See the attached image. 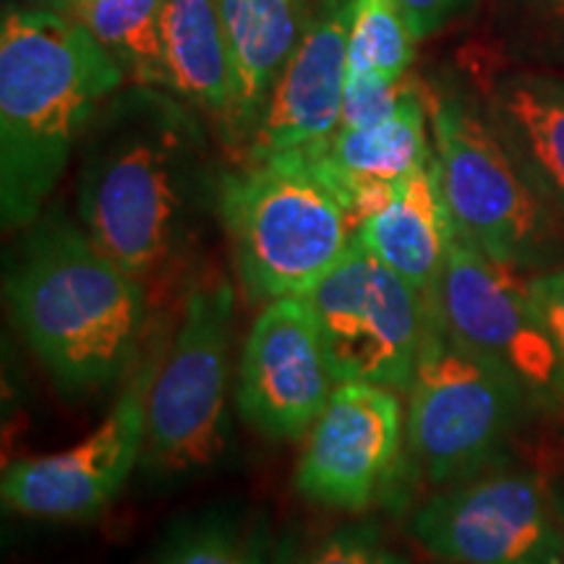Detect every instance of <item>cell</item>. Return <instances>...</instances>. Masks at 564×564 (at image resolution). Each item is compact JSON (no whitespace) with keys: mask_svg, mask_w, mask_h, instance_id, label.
<instances>
[{"mask_svg":"<svg viewBox=\"0 0 564 564\" xmlns=\"http://www.w3.org/2000/svg\"><path fill=\"white\" fill-rule=\"evenodd\" d=\"M199 110L173 91L121 87L79 141L76 220L147 285L178 270L223 181Z\"/></svg>","mask_w":564,"mask_h":564,"instance_id":"6da1fadb","label":"cell"},{"mask_svg":"<svg viewBox=\"0 0 564 564\" xmlns=\"http://www.w3.org/2000/svg\"><path fill=\"white\" fill-rule=\"evenodd\" d=\"M11 324L70 408L121 390L150 343V285L116 264L79 220L47 207L6 259Z\"/></svg>","mask_w":564,"mask_h":564,"instance_id":"7a4b0ae2","label":"cell"},{"mask_svg":"<svg viewBox=\"0 0 564 564\" xmlns=\"http://www.w3.org/2000/svg\"><path fill=\"white\" fill-rule=\"evenodd\" d=\"M126 70L79 19L6 9L0 24V220H37L97 110Z\"/></svg>","mask_w":564,"mask_h":564,"instance_id":"3957f363","label":"cell"},{"mask_svg":"<svg viewBox=\"0 0 564 564\" xmlns=\"http://www.w3.org/2000/svg\"><path fill=\"white\" fill-rule=\"evenodd\" d=\"M217 220L253 306L303 299L356 241L358 217L314 150L243 160L225 171Z\"/></svg>","mask_w":564,"mask_h":564,"instance_id":"277c9868","label":"cell"},{"mask_svg":"<svg viewBox=\"0 0 564 564\" xmlns=\"http://www.w3.org/2000/svg\"><path fill=\"white\" fill-rule=\"evenodd\" d=\"M236 285L194 280L152 382L139 478L158 494L220 474L236 453Z\"/></svg>","mask_w":564,"mask_h":564,"instance_id":"5b68a950","label":"cell"},{"mask_svg":"<svg viewBox=\"0 0 564 564\" xmlns=\"http://www.w3.org/2000/svg\"><path fill=\"white\" fill-rule=\"evenodd\" d=\"M405 398L408 474L429 491L512 463L514 436L539 411L505 371L457 340L436 299Z\"/></svg>","mask_w":564,"mask_h":564,"instance_id":"8992f818","label":"cell"},{"mask_svg":"<svg viewBox=\"0 0 564 564\" xmlns=\"http://www.w3.org/2000/svg\"><path fill=\"white\" fill-rule=\"evenodd\" d=\"M434 158L455 228L507 270L564 267V228L514 165L489 116L457 95L432 105Z\"/></svg>","mask_w":564,"mask_h":564,"instance_id":"52a82bcc","label":"cell"},{"mask_svg":"<svg viewBox=\"0 0 564 564\" xmlns=\"http://www.w3.org/2000/svg\"><path fill=\"white\" fill-rule=\"evenodd\" d=\"M171 335L152 329L137 369L116 392L97 429L66 449L17 457L0 478L3 507L30 520L79 523L108 512L139 474L152 382Z\"/></svg>","mask_w":564,"mask_h":564,"instance_id":"ba28073f","label":"cell"},{"mask_svg":"<svg viewBox=\"0 0 564 564\" xmlns=\"http://www.w3.org/2000/svg\"><path fill=\"white\" fill-rule=\"evenodd\" d=\"M405 533L442 564H564L552 484L512 463L429 491L408 507Z\"/></svg>","mask_w":564,"mask_h":564,"instance_id":"9c48e42d","label":"cell"},{"mask_svg":"<svg viewBox=\"0 0 564 564\" xmlns=\"http://www.w3.org/2000/svg\"><path fill=\"white\" fill-rule=\"evenodd\" d=\"M303 299L337 384L366 382L408 392L432 299H423L358 241Z\"/></svg>","mask_w":564,"mask_h":564,"instance_id":"30bf717a","label":"cell"},{"mask_svg":"<svg viewBox=\"0 0 564 564\" xmlns=\"http://www.w3.org/2000/svg\"><path fill=\"white\" fill-rule=\"evenodd\" d=\"M295 494L322 510L361 518L377 505L408 510L405 411L400 392L343 382L303 436Z\"/></svg>","mask_w":564,"mask_h":564,"instance_id":"8fae6325","label":"cell"},{"mask_svg":"<svg viewBox=\"0 0 564 564\" xmlns=\"http://www.w3.org/2000/svg\"><path fill=\"white\" fill-rule=\"evenodd\" d=\"M434 299L465 348L505 371L539 411H562L564 366L523 274L494 262L455 228Z\"/></svg>","mask_w":564,"mask_h":564,"instance_id":"7c38bea8","label":"cell"},{"mask_svg":"<svg viewBox=\"0 0 564 564\" xmlns=\"http://www.w3.org/2000/svg\"><path fill=\"white\" fill-rule=\"evenodd\" d=\"M335 387L306 299L264 303L236 358L238 419L264 440H301Z\"/></svg>","mask_w":564,"mask_h":564,"instance_id":"4fadbf2b","label":"cell"},{"mask_svg":"<svg viewBox=\"0 0 564 564\" xmlns=\"http://www.w3.org/2000/svg\"><path fill=\"white\" fill-rule=\"evenodd\" d=\"M348 26L350 0L316 3L243 160L314 150L335 137L348 82Z\"/></svg>","mask_w":564,"mask_h":564,"instance_id":"5bb4252c","label":"cell"},{"mask_svg":"<svg viewBox=\"0 0 564 564\" xmlns=\"http://www.w3.org/2000/svg\"><path fill=\"white\" fill-rule=\"evenodd\" d=\"M220 13L230 97L217 129L230 150H246L312 17L306 0H220Z\"/></svg>","mask_w":564,"mask_h":564,"instance_id":"9a60e30c","label":"cell"},{"mask_svg":"<svg viewBox=\"0 0 564 564\" xmlns=\"http://www.w3.org/2000/svg\"><path fill=\"white\" fill-rule=\"evenodd\" d=\"M453 236L455 220L442 194L436 158L394 183L390 196L356 228V241L426 301L440 288Z\"/></svg>","mask_w":564,"mask_h":564,"instance_id":"2e32d148","label":"cell"},{"mask_svg":"<svg viewBox=\"0 0 564 564\" xmlns=\"http://www.w3.org/2000/svg\"><path fill=\"white\" fill-rule=\"evenodd\" d=\"M429 126L432 112L415 89L392 118L364 129H337L333 139L314 147V154L361 220L390 196L394 183L434 160Z\"/></svg>","mask_w":564,"mask_h":564,"instance_id":"e0dca14e","label":"cell"},{"mask_svg":"<svg viewBox=\"0 0 564 564\" xmlns=\"http://www.w3.org/2000/svg\"><path fill=\"white\" fill-rule=\"evenodd\" d=\"M486 116L514 165L564 228V79L505 76L491 87Z\"/></svg>","mask_w":564,"mask_h":564,"instance_id":"ac0fdd59","label":"cell"},{"mask_svg":"<svg viewBox=\"0 0 564 564\" xmlns=\"http://www.w3.org/2000/svg\"><path fill=\"white\" fill-rule=\"evenodd\" d=\"M165 89L217 126L230 97V58L220 0H162Z\"/></svg>","mask_w":564,"mask_h":564,"instance_id":"d6986e66","label":"cell"},{"mask_svg":"<svg viewBox=\"0 0 564 564\" xmlns=\"http://www.w3.org/2000/svg\"><path fill=\"white\" fill-rule=\"evenodd\" d=\"M270 512L249 499H215L162 528L144 564H274Z\"/></svg>","mask_w":564,"mask_h":564,"instance_id":"ffe728a7","label":"cell"},{"mask_svg":"<svg viewBox=\"0 0 564 564\" xmlns=\"http://www.w3.org/2000/svg\"><path fill=\"white\" fill-rule=\"evenodd\" d=\"M162 0H79L76 19L108 47L133 84L165 89Z\"/></svg>","mask_w":564,"mask_h":564,"instance_id":"44dd1931","label":"cell"},{"mask_svg":"<svg viewBox=\"0 0 564 564\" xmlns=\"http://www.w3.org/2000/svg\"><path fill=\"white\" fill-rule=\"evenodd\" d=\"M413 42L400 0H350L348 76L405 79L413 63Z\"/></svg>","mask_w":564,"mask_h":564,"instance_id":"7402d4cb","label":"cell"},{"mask_svg":"<svg viewBox=\"0 0 564 564\" xmlns=\"http://www.w3.org/2000/svg\"><path fill=\"white\" fill-rule=\"evenodd\" d=\"M295 564H413L377 518H350L316 539Z\"/></svg>","mask_w":564,"mask_h":564,"instance_id":"603a6c76","label":"cell"},{"mask_svg":"<svg viewBox=\"0 0 564 564\" xmlns=\"http://www.w3.org/2000/svg\"><path fill=\"white\" fill-rule=\"evenodd\" d=\"M415 89L419 87L408 76L405 79H384L377 74L348 76L340 129H364L387 121L403 108Z\"/></svg>","mask_w":564,"mask_h":564,"instance_id":"cb8c5ba5","label":"cell"},{"mask_svg":"<svg viewBox=\"0 0 564 564\" xmlns=\"http://www.w3.org/2000/svg\"><path fill=\"white\" fill-rule=\"evenodd\" d=\"M528 295H531L535 314L552 337L560 361L564 366V267L546 270L525 278Z\"/></svg>","mask_w":564,"mask_h":564,"instance_id":"d4e9b609","label":"cell"},{"mask_svg":"<svg viewBox=\"0 0 564 564\" xmlns=\"http://www.w3.org/2000/svg\"><path fill=\"white\" fill-rule=\"evenodd\" d=\"M415 40H426L442 32L453 21L465 17L476 6V0H400Z\"/></svg>","mask_w":564,"mask_h":564,"instance_id":"484cf974","label":"cell"},{"mask_svg":"<svg viewBox=\"0 0 564 564\" xmlns=\"http://www.w3.org/2000/svg\"><path fill=\"white\" fill-rule=\"evenodd\" d=\"M19 3H24V9L53 11V13H63V17H68V13H76L79 0H19Z\"/></svg>","mask_w":564,"mask_h":564,"instance_id":"4316f807","label":"cell"},{"mask_svg":"<svg viewBox=\"0 0 564 564\" xmlns=\"http://www.w3.org/2000/svg\"><path fill=\"white\" fill-rule=\"evenodd\" d=\"M552 494H554L556 510H560V518H562V523H564V478H560V481L552 484Z\"/></svg>","mask_w":564,"mask_h":564,"instance_id":"83f0119b","label":"cell"},{"mask_svg":"<svg viewBox=\"0 0 564 564\" xmlns=\"http://www.w3.org/2000/svg\"><path fill=\"white\" fill-rule=\"evenodd\" d=\"M554 3H556V9H560V11L564 13V0H554Z\"/></svg>","mask_w":564,"mask_h":564,"instance_id":"f1b7e54d","label":"cell"},{"mask_svg":"<svg viewBox=\"0 0 564 564\" xmlns=\"http://www.w3.org/2000/svg\"><path fill=\"white\" fill-rule=\"evenodd\" d=\"M316 3H324V0H316Z\"/></svg>","mask_w":564,"mask_h":564,"instance_id":"f546056e","label":"cell"},{"mask_svg":"<svg viewBox=\"0 0 564 564\" xmlns=\"http://www.w3.org/2000/svg\"><path fill=\"white\" fill-rule=\"evenodd\" d=\"M436 564H442V562H436Z\"/></svg>","mask_w":564,"mask_h":564,"instance_id":"4dcf8cb0","label":"cell"}]
</instances>
